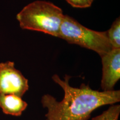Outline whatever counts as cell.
Segmentation results:
<instances>
[{"label": "cell", "instance_id": "1", "mask_svg": "<svg viewBox=\"0 0 120 120\" xmlns=\"http://www.w3.org/2000/svg\"><path fill=\"white\" fill-rule=\"evenodd\" d=\"M70 78L66 75L62 80L56 74L52 77L64 90V96L61 101L49 94L42 97V105L47 109V120H88L97 108L120 101V90L99 91L84 83L79 88L73 87L69 84Z\"/></svg>", "mask_w": 120, "mask_h": 120}, {"label": "cell", "instance_id": "2", "mask_svg": "<svg viewBox=\"0 0 120 120\" xmlns=\"http://www.w3.org/2000/svg\"><path fill=\"white\" fill-rule=\"evenodd\" d=\"M64 17L62 9L45 1L30 3L16 16L22 29L39 31L57 37Z\"/></svg>", "mask_w": 120, "mask_h": 120}, {"label": "cell", "instance_id": "3", "mask_svg": "<svg viewBox=\"0 0 120 120\" xmlns=\"http://www.w3.org/2000/svg\"><path fill=\"white\" fill-rule=\"evenodd\" d=\"M58 37L69 43L94 51L101 57L113 49L106 31L89 29L67 15H64Z\"/></svg>", "mask_w": 120, "mask_h": 120}, {"label": "cell", "instance_id": "4", "mask_svg": "<svg viewBox=\"0 0 120 120\" xmlns=\"http://www.w3.org/2000/svg\"><path fill=\"white\" fill-rule=\"evenodd\" d=\"M29 88L28 79L15 68L13 62L0 64V94L22 97Z\"/></svg>", "mask_w": 120, "mask_h": 120}, {"label": "cell", "instance_id": "5", "mask_svg": "<svg viewBox=\"0 0 120 120\" xmlns=\"http://www.w3.org/2000/svg\"><path fill=\"white\" fill-rule=\"evenodd\" d=\"M102 76L101 87L102 91H112L120 79V49H112L101 56Z\"/></svg>", "mask_w": 120, "mask_h": 120}, {"label": "cell", "instance_id": "6", "mask_svg": "<svg viewBox=\"0 0 120 120\" xmlns=\"http://www.w3.org/2000/svg\"><path fill=\"white\" fill-rule=\"evenodd\" d=\"M28 105L21 97L14 94H0V107L6 115L19 116Z\"/></svg>", "mask_w": 120, "mask_h": 120}, {"label": "cell", "instance_id": "7", "mask_svg": "<svg viewBox=\"0 0 120 120\" xmlns=\"http://www.w3.org/2000/svg\"><path fill=\"white\" fill-rule=\"evenodd\" d=\"M107 32V35L113 49H120V19H117Z\"/></svg>", "mask_w": 120, "mask_h": 120}, {"label": "cell", "instance_id": "8", "mask_svg": "<svg viewBox=\"0 0 120 120\" xmlns=\"http://www.w3.org/2000/svg\"><path fill=\"white\" fill-rule=\"evenodd\" d=\"M120 113V105H111L107 110L91 120H118Z\"/></svg>", "mask_w": 120, "mask_h": 120}, {"label": "cell", "instance_id": "9", "mask_svg": "<svg viewBox=\"0 0 120 120\" xmlns=\"http://www.w3.org/2000/svg\"><path fill=\"white\" fill-rule=\"evenodd\" d=\"M67 2L75 8H85L92 5L94 0H66Z\"/></svg>", "mask_w": 120, "mask_h": 120}]
</instances>
